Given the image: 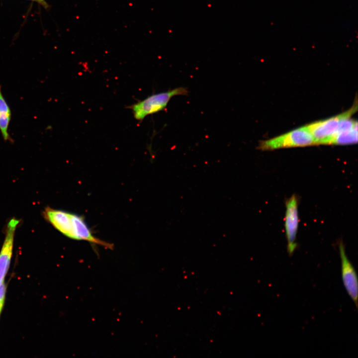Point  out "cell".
Wrapping results in <instances>:
<instances>
[{
    "label": "cell",
    "instance_id": "1",
    "mask_svg": "<svg viewBox=\"0 0 358 358\" xmlns=\"http://www.w3.org/2000/svg\"><path fill=\"white\" fill-rule=\"evenodd\" d=\"M188 93V91L186 88H177L166 92L150 95L146 98L132 105L129 108L132 110L135 119L141 121L149 115L164 110L173 96L186 95Z\"/></svg>",
    "mask_w": 358,
    "mask_h": 358
},
{
    "label": "cell",
    "instance_id": "2",
    "mask_svg": "<svg viewBox=\"0 0 358 358\" xmlns=\"http://www.w3.org/2000/svg\"><path fill=\"white\" fill-rule=\"evenodd\" d=\"M316 144L311 133L303 126L260 142L259 149L266 150L281 148L303 147Z\"/></svg>",
    "mask_w": 358,
    "mask_h": 358
},
{
    "label": "cell",
    "instance_id": "3",
    "mask_svg": "<svg viewBox=\"0 0 358 358\" xmlns=\"http://www.w3.org/2000/svg\"><path fill=\"white\" fill-rule=\"evenodd\" d=\"M357 110V102L346 111L330 118L318 121L306 125L316 144H326L328 140L338 131L341 121L351 116Z\"/></svg>",
    "mask_w": 358,
    "mask_h": 358
},
{
    "label": "cell",
    "instance_id": "4",
    "mask_svg": "<svg viewBox=\"0 0 358 358\" xmlns=\"http://www.w3.org/2000/svg\"><path fill=\"white\" fill-rule=\"evenodd\" d=\"M339 253L341 261V273L344 287L356 305L358 306V278L357 272L353 265L349 261L345 251L343 242L339 245Z\"/></svg>",
    "mask_w": 358,
    "mask_h": 358
},
{
    "label": "cell",
    "instance_id": "5",
    "mask_svg": "<svg viewBox=\"0 0 358 358\" xmlns=\"http://www.w3.org/2000/svg\"><path fill=\"white\" fill-rule=\"evenodd\" d=\"M299 223L297 200L292 195L286 203L285 228L287 242V252L291 256L297 247L296 237Z\"/></svg>",
    "mask_w": 358,
    "mask_h": 358
},
{
    "label": "cell",
    "instance_id": "6",
    "mask_svg": "<svg viewBox=\"0 0 358 358\" xmlns=\"http://www.w3.org/2000/svg\"><path fill=\"white\" fill-rule=\"evenodd\" d=\"M19 220L11 219L7 223L4 240L0 251V285L4 283L8 270L12 254L14 237Z\"/></svg>",
    "mask_w": 358,
    "mask_h": 358
},
{
    "label": "cell",
    "instance_id": "7",
    "mask_svg": "<svg viewBox=\"0 0 358 358\" xmlns=\"http://www.w3.org/2000/svg\"><path fill=\"white\" fill-rule=\"evenodd\" d=\"M72 213L50 207H47L44 211V217L61 233L67 237L71 223Z\"/></svg>",
    "mask_w": 358,
    "mask_h": 358
},
{
    "label": "cell",
    "instance_id": "8",
    "mask_svg": "<svg viewBox=\"0 0 358 358\" xmlns=\"http://www.w3.org/2000/svg\"><path fill=\"white\" fill-rule=\"evenodd\" d=\"M11 116L10 107L3 96L0 86V131L5 141L10 140L8 130Z\"/></svg>",
    "mask_w": 358,
    "mask_h": 358
},
{
    "label": "cell",
    "instance_id": "9",
    "mask_svg": "<svg viewBox=\"0 0 358 358\" xmlns=\"http://www.w3.org/2000/svg\"><path fill=\"white\" fill-rule=\"evenodd\" d=\"M358 142V127L337 132L327 141L326 144H350Z\"/></svg>",
    "mask_w": 358,
    "mask_h": 358
},
{
    "label": "cell",
    "instance_id": "10",
    "mask_svg": "<svg viewBox=\"0 0 358 358\" xmlns=\"http://www.w3.org/2000/svg\"><path fill=\"white\" fill-rule=\"evenodd\" d=\"M6 293V285L4 283L0 285V315L3 308Z\"/></svg>",
    "mask_w": 358,
    "mask_h": 358
},
{
    "label": "cell",
    "instance_id": "11",
    "mask_svg": "<svg viewBox=\"0 0 358 358\" xmlns=\"http://www.w3.org/2000/svg\"><path fill=\"white\" fill-rule=\"evenodd\" d=\"M35 1L37 2L41 5H42L43 6H44L45 8H47L48 7V5L47 3V2L45 1V0H32Z\"/></svg>",
    "mask_w": 358,
    "mask_h": 358
}]
</instances>
